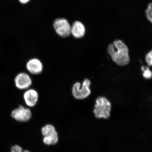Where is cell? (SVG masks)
Listing matches in <instances>:
<instances>
[{"label": "cell", "instance_id": "6da1fadb", "mask_svg": "<svg viewBox=\"0 0 152 152\" xmlns=\"http://www.w3.org/2000/svg\"><path fill=\"white\" fill-rule=\"evenodd\" d=\"M107 52L117 65L124 66L130 62L128 47L121 40H116L113 44H110L108 47Z\"/></svg>", "mask_w": 152, "mask_h": 152}, {"label": "cell", "instance_id": "7a4b0ae2", "mask_svg": "<svg viewBox=\"0 0 152 152\" xmlns=\"http://www.w3.org/2000/svg\"><path fill=\"white\" fill-rule=\"evenodd\" d=\"M94 113L97 118L107 119L110 116L111 104L105 97L99 96L96 100Z\"/></svg>", "mask_w": 152, "mask_h": 152}, {"label": "cell", "instance_id": "3957f363", "mask_svg": "<svg viewBox=\"0 0 152 152\" xmlns=\"http://www.w3.org/2000/svg\"><path fill=\"white\" fill-rule=\"evenodd\" d=\"M91 81L88 79L86 78L83 81L82 86L79 82L74 83L72 86V95L76 99L79 100L85 99L91 94L90 86Z\"/></svg>", "mask_w": 152, "mask_h": 152}, {"label": "cell", "instance_id": "277c9868", "mask_svg": "<svg viewBox=\"0 0 152 152\" xmlns=\"http://www.w3.org/2000/svg\"><path fill=\"white\" fill-rule=\"evenodd\" d=\"M42 134L44 137L43 141L47 145H54L58 143V133L53 125L47 124L42 127Z\"/></svg>", "mask_w": 152, "mask_h": 152}, {"label": "cell", "instance_id": "5b68a950", "mask_svg": "<svg viewBox=\"0 0 152 152\" xmlns=\"http://www.w3.org/2000/svg\"><path fill=\"white\" fill-rule=\"evenodd\" d=\"M56 33L60 37L66 38L71 35V28L67 20L63 18H57L53 24Z\"/></svg>", "mask_w": 152, "mask_h": 152}, {"label": "cell", "instance_id": "8992f818", "mask_svg": "<svg viewBox=\"0 0 152 152\" xmlns=\"http://www.w3.org/2000/svg\"><path fill=\"white\" fill-rule=\"evenodd\" d=\"M11 116L15 120L19 122L26 123L31 119L32 114L29 109L20 104L18 108L13 110Z\"/></svg>", "mask_w": 152, "mask_h": 152}, {"label": "cell", "instance_id": "52a82bcc", "mask_svg": "<svg viewBox=\"0 0 152 152\" xmlns=\"http://www.w3.org/2000/svg\"><path fill=\"white\" fill-rule=\"evenodd\" d=\"M15 83L17 88L23 90L29 88L31 86L33 81L28 74L25 72H21L15 77Z\"/></svg>", "mask_w": 152, "mask_h": 152}, {"label": "cell", "instance_id": "ba28073f", "mask_svg": "<svg viewBox=\"0 0 152 152\" xmlns=\"http://www.w3.org/2000/svg\"><path fill=\"white\" fill-rule=\"evenodd\" d=\"M26 67L28 71L33 75H39L43 71L42 62L37 58H31L28 60L26 63Z\"/></svg>", "mask_w": 152, "mask_h": 152}, {"label": "cell", "instance_id": "9c48e42d", "mask_svg": "<svg viewBox=\"0 0 152 152\" xmlns=\"http://www.w3.org/2000/svg\"><path fill=\"white\" fill-rule=\"evenodd\" d=\"M23 98L28 107H33L37 104L39 99V94L37 91L33 89H28L24 93Z\"/></svg>", "mask_w": 152, "mask_h": 152}, {"label": "cell", "instance_id": "30bf717a", "mask_svg": "<svg viewBox=\"0 0 152 152\" xmlns=\"http://www.w3.org/2000/svg\"><path fill=\"white\" fill-rule=\"evenodd\" d=\"M71 33L73 37L77 39L83 37L85 33L84 26L79 21L74 22L71 28Z\"/></svg>", "mask_w": 152, "mask_h": 152}, {"label": "cell", "instance_id": "8fae6325", "mask_svg": "<svg viewBox=\"0 0 152 152\" xmlns=\"http://www.w3.org/2000/svg\"><path fill=\"white\" fill-rule=\"evenodd\" d=\"M141 69L142 71L143 72L142 75H143L144 78L147 79H150L152 78V72L150 70L148 66H142L141 67Z\"/></svg>", "mask_w": 152, "mask_h": 152}, {"label": "cell", "instance_id": "7c38bea8", "mask_svg": "<svg viewBox=\"0 0 152 152\" xmlns=\"http://www.w3.org/2000/svg\"><path fill=\"white\" fill-rule=\"evenodd\" d=\"M146 17L148 20L152 24V3L149 4L145 11Z\"/></svg>", "mask_w": 152, "mask_h": 152}, {"label": "cell", "instance_id": "4fadbf2b", "mask_svg": "<svg viewBox=\"0 0 152 152\" xmlns=\"http://www.w3.org/2000/svg\"><path fill=\"white\" fill-rule=\"evenodd\" d=\"M145 60L148 66H152V50L146 55Z\"/></svg>", "mask_w": 152, "mask_h": 152}, {"label": "cell", "instance_id": "5bb4252c", "mask_svg": "<svg viewBox=\"0 0 152 152\" xmlns=\"http://www.w3.org/2000/svg\"><path fill=\"white\" fill-rule=\"evenodd\" d=\"M11 152H22L23 151L22 148L18 145H15L11 147Z\"/></svg>", "mask_w": 152, "mask_h": 152}, {"label": "cell", "instance_id": "9a60e30c", "mask_svg": "<svg viewBox=\"0 0 152 152\" xmlns=\"http://www.w3.org/2000/svg\"><path fill=\"white\" fill-rule=\"evenodd\" d=\"M29 1L30 0H20V2L22 3H26Z\"/></svg>", "mask_w": 152, "mask_h": 152}, {"label": "cell", "instance_id": "2e32d148", "mask_svg": "<svg viewBox=\"0 0 152 152\" xmlns=\"http://www.w3.org/2000/svg\"><path fill=\"white\" fill-rule=\"evenodd\" d=\"M22 152H31L29 151H28V150H25V151H23Z\"/></svg>", "mask_w": 152, "mask_h": 152}]
</instances>
